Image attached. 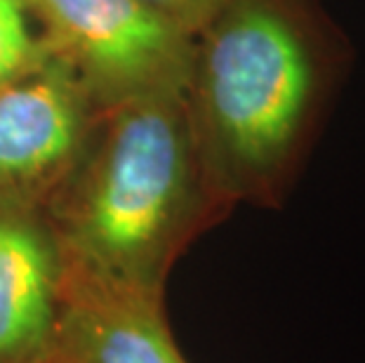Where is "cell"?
Here are the masks:
<instances>
[{"instance_id":"ba28073f","label":"cell","mask_w":365,"mask_h":363,"mask_svg":"<svg viewBox=\"0 0 365 363\" xmlns=\"http://www.w3.org/2000/svg\"><path fill=\"white\" fill-rule=\"evenodd\" d=\"M139 3L156 12L168 24L180 29L182 34L196 38L227 0H139Z\"/></svg>"},{"instance_id":"7a4b0ae2","label":"cell","mask_w":365,"mask_h":363,"mask_svg":"<svg viewBox=\"0 0 365 363\" xmlns=\"http://www.w3.org/2000/svg\"><path fill=\"white\" fill-rule=\"evenodd\" d=\"M43 210L66 274L165 302L180 255L234 208L210 184L186 90H158L99 109Z\"/></svg>"},{"instance_id":"5b68a950","label":"cell","mask_w":365,"mask_h":363,"mask_svg":"<svg viewBox=\"0 0 365 363\" xmlns=\"http://www.w3.org/2000/svg\"><path fill=\"white\" fill-rule=\"evenodd\" d=\"M43 363H186L156 300L66 274Z\"/></svg>"},{"instance_id":"52a82bcc","label":"cell","mask_w":365,"mask_h":363,"mask_svg":"<svg viewBox=\"0 0 365 363\" xmlns=\"http://www.w3.org/2000/svg\"><path fill=\"white\" fill-rule=\"evenodd\" d=\"M45 55L48 48L24 0H0V88L36 66Z\"/></svg>"},{"instance_id":"3957f363","label":"cell","mask_w":365,"mask_h":363,"mask_svg":"<svg viewBox=\"0 0 365 363\" xmlns=\"http://www.w3.org/2000/svg\"><path fill=\"white\" fill-rule=\"evenodd\" d=\"M45 48L64 59L97 109L186 90L193 38L139 0H24Z\"/></svg>"},{"instance_id":"8992f818","label":"cell","mask_w":365,"mask_h":363,"mask_svg":"<svg viewBox=\"0 0 365 363\" xmlns=\"http://www.w3.org/2000/svg\"><path fill=\"white\" fill-rule=\"evenodd\" d=\"M61 276L43 208L0 200V363H43Z\"/></svg>"},{"instance_id":"6da1fadb","label":"cell","mask_w":365,"mask_h":363,"mask_svg":"<svg viewBox=\"0 0 365 363\" xmlns=\"http://www.w3.org/2000/svg\"><path fill=\"white\" fill-rule=\"evenodd\" d=\"M325 0H227L193 38L186 104L227 205L281 208L354 68Z\"/></svg>"},{"instance_id":"277c9868","label":"cell","mask_w":365,"mask_h":363,"mask_svg":"<svg viewBox=\"0 0 365 363\" xmlns=\"http://www.w3.org/2000/svg\"><path fill=\"white\" fill-rule=\"evenodd\" d=\"M97 104L71 66L48 50L0 88V200L45 208L78 160Z\"/></svg>"}]
</instances>
